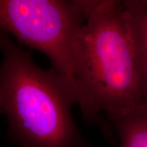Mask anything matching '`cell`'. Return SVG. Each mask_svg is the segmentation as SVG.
<instances>
[{
  "label": "cell",
  "mask_w": 147,
  "mask_h": 147,
  "mask_svg": "<svg viewBox=\"0 0 147 147\" xmlns=\"http://www.w3.org/2000/svg\"><path fill=\"white\" fill-rule=\"evenodd\" d=\"M85 22L81 1L1 0V31L49 59L52 69L76 93L73 52L77 35Z\"/></svg>",
  "instance_id": "obj_3"
},
{
  "label": "cell",
  "mask_w": 147,
  "mask_h": 147,
  "mask_svg": "<svg viewBox=\"0 0 147 147\" xmlns=\"http://www.w3.org/2000/svg\"><path fill=\"white\" fill-rule=\"evenodd\" d=\"M120 147H147V102L111 121Z\"/></svg>",
  "instance_id": "obj_5"
},
{
  "label": "cell",
  "mask_w": 147,
  "mask_h": 147,
  "mask_svg": "<svg viewBox=\"0 0 147 147\" xmlns=\"http://www.w3.org/2000/svg\"><path fill=\"white\" fill-rule=\"evenodd\" d=\"M0 108L10 138L20 147H87L71 108L72 87L53 69L40 68L1 31Z\"/></svg>",
  "instance_id": "obj_2"
},
{
  "label": "cell",
  "mask_w": 147,
  "mask_h": 147,
  "mask_svg": "<svg viewBox=\"0 0 147 147\" xmlns=\"http://www.w3.org/2000/svg\"><path fill=\"white\" fill-rule=\"evenodd\" d=\"M123 11L133 49L144 103L147 102V0L123 1Z\"/></svg>",
  "instance_id": "obj_4"
},
{
  "label": "cell",
  "mask_w": 147,
  "mask_h": 147,
  "mask_svg": "<svg viewBox=\"0 0 147 147\" xmlns=\"http://www.w3.org/2000/svg\"><path fill=\"white\" fill-rule=\"evenodd\" d=\"M85 22L73 52L76 104L84 121L99 126L107 139L111 122L144 104L123 1H81Z\"/></svg>",
  "instance_id": "obj_1"
}]
</instances>
